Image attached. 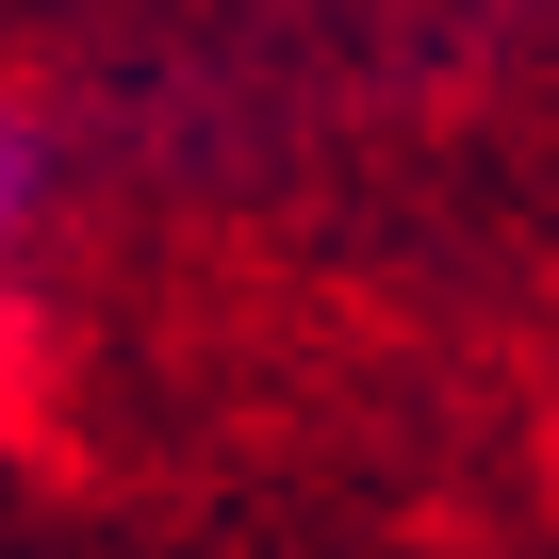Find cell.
I'll list each match as a JSON object with an SVG mask.
<instances>
[{
	"mask_svg": "<svg viewBox=\"0 0 559 559\" xmlns=\"http://www.w3.org/2000/svg\"><path fill=\"white\" fill-rule=\"evenodd\" d=\"M17 198H34V148H17V132H0V230H17Z\"/></svg>",
	"mask_w": 559,
	"mask_h": 559,
	"instance_id": "1",
	"label": "cell"
}]
</instances>
